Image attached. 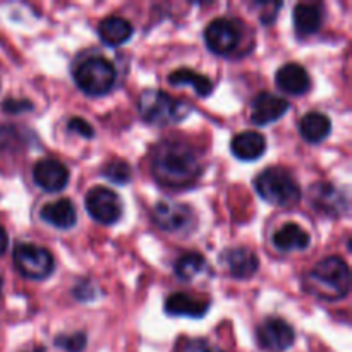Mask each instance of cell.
<instances>
[{
	"mask_svg": "<svg viewBox=\"0 0 352 352\" xmlns=\"http://www.w3.org/2000/svg\"><path fill=\"white\" fill-rule=\"evenodd\" d=\"M151 168L160 184L184 188L201 174V162L191 144L181 140H167L155 150Z\"/></svg>",
	"mask_w": 352,
	"mask_h": 352,
	"instance_id": "cell-1",
	"label": "cell"
},
{
	"mask_svg": "<svg viewBox=\"0 0 352 352\" xmlns=\"http://www.w3.org/2000/svg\"><path fill=\"white\" fill-rule=\"evenodd\" d=\"M351 289V272L339 256L323 258L306 277V291L323 301H339Z\"/></svg>",
	"mask_w": 352,
	"mask_h": 352,
	"instance_id": "cell-2",
	"label": "cell"
},
{
	"mask_svg": "<svg viewBox=\"0 0 352 352\" xmlns=\"http://www.w3.org/2000/svg\"><path fill=\"white\" fill-rule=\"evenodd\" d=\"M222 265L234 278H251L260 268V260L248 248H234L222 254Z\"/></svg>",
	"mask_w": 352,
	"mask_h": 352,
	"instance_id": "cell-14",
	"label": "cell"
},
{
	"mask_svg": "<svg viewBox=\"0 0 352 352\" xmlns=\"http://www.w3.org/2000/svg\"><path fill=\"white\" fill-rule=\"evenodd\" d=\"M274 246L280 251H301L309 246V236L298 223H285L274 234Z\"/></svg>",
	"mask_w": 352,
	"mask_h": 352,
	"instance_id": "cell-21",
	"label": "cell"
},
{
	"mask_svg": "<svg viewBox=\"0 0 352 352\" xmlns=\"http://www.w3.org/2000/svg\"><path fill=\"white\" fill-rule=\"evenodd\" d=\"M256 340L261 349L268 352H284L291 349L296 332L285 320L268 318L256 329Z\"/></svg>",
	"mask_w": 352,
	"mask_h": 352,
	"instance_id": "cell-9",
	"label": "cell"
},
{
	"mask_svg": "<svg viewBox=\"0 0 352 352\" xmlns=\"http://www.w3.org/2000/svg\"><path fill=\"white\" fill-rule=\"evenodd\" d=\"M332 131V122L322 112H309L299 122V133L308 143H322Z\"/></svg>",
	"mask_w": 352,
	"mask_h": 352,
	"instance_id": "cell-22",
	"label": "cell"
},
{
	"mask_svg": "<svg viewBox=\"0 0 352 352\" xmlns=\"http://www.w3.org/2000/svg\"><path fill=\"white\" fill-rule=\"evenodd\" d=\"M182 352H223L219 346L206 339H189L182 347Z\"/></svg>",
	"mask_w": 352,
	"mask_h": 352,
	"instance_id": "cell-27",
	"label": "cell"
},
{
	"mask_svg": "<svg viewBox=\"0 0 352 352\" xmlns=\"http://www.w3.org/2000/svg\"><path fill=\"white\" fill-rule=\"evenodd\" d=\"M14 265L23 277L33 280H43L50 277L55 268L50 251L34 244H17L14 250Z\"/></svg>",
	"mask_w": 352,
	"mask_h": 352,
	"instance_id": "cell-6",
	"label": "cell"
},
{
	"mask_svg": "<svg viewBox=\"0 0 352 352\" xmlns=\"http://www.w3.org/2000/svg\"><path fill=\"white\" fill-rule=\"evenodd\" d=\"M153 222L165 232H189L196 226V215L184 203L160 201L153 208Z\"/></svg>",
	"mask_w": 352,
	"mask_h": 352,
	"instance_id": "cell-8",
	"label": "cell"
},
{
	"mask_svg": "<svg viewBox=\"0 0 352 352\" xmlns=\"http://www.w3.org/2000/svg\"><path fill=\"white\" fill-rule=\"evenodd\" d=\"M67 127H69V131H74V133L81 134V136H85V138H93V134H95L91 124L86 122L85 119H79V117H74V119L69 120Z\"/></svg>",
	"mask_w": 352,
	"mask_h": 352,
	"instance_id": "cell-28",
	"label": "cell"
},
{
	"mask_svg": "<svg viewBox=\"0 0 352 352\" xmlns=\"http://www.w3.org/2000/svg\"><path fill=\"white\" fill-rule=\"evenodd\" d=\"M230 150H232L234 157L244 162L258 160L265 155L267 150V140L263 134L256 133V131H244V133L236 134L230 143Z\"/></svg>",
	"mask_w": 352,
	"mask_h": 352,
	"instance_id": "cell-16",
	"label": "cell"
},
{
	"mask_svg": "<svg viewBox=\"0 0 352 352\" xmlns=\"http://www.w3.org/2000/svg\"><path fill=\"white\" fill-rule=\"evenodd\" d=\"M168 82L172 86H191L198 96H208L213 91V82L212 79L206 78L205 74L192 71V69H177L172 74H168Z\"/></svg>",
	"mask_w": 352,
	"mask_h": 352,
	"instance_id": "cell-23",
	"label": "cell"
},
{
	"mask_svg": "<svg viewBox=\"0 0 352 352\" xmlns=\"http://www.w3.org/2000/svg\"><path fill=\"white\" fill-rule=\"evenodd\" d=\"M74 81L85 95L105 96L116 86L117 72L112 62L107 58L91 57L76 67Z\"/></svg>",
	"mask_w": 352,
	"mask_h": 352,
	"instance_id": "cell-5",
	"label": "cell"
},
{
	"mask_svg": "<svg viewBox=\"0 0 352 352\" xmlns=\"http://www.w3.org/2000/svg\"><path fill=\"white\" fill-rule=\"evenodd\" d=\"M88 339L85 332H74L69 336H57L55 337V346L65 352H82L85 351Z\"/></svg>",
	"mask_w": 352,
	"mask_h": 352,
	"instance_id": "cell-26",
	"label": "cell"
},
{
	"mask_svg": "<svg viewBox=\"0 0 352 352\" xmlns=\"http://www.w3.org/2000/svg\"><path fill=\"white\" fill-rule=\"evenodd\" d=\"M309 203L313 208L329 217H340L347 213V196L329 182H316L309 188Z\"/></svg>",
	"mask_w": 352,
	"mask_h": 352,
	"instance_id": "cell-11",
	"label": "cell"
},
{
	"mask_svg": "<svg viewBox=\"0 0 352 352\" xmlns=\"http://www.w3.org/2000/svg\"><path fill=\"white\" fill-rule=\"evenodd\" d=\"M241 40V30L234 21L227 17L213 19L205 30V43L213 54L229 55L237 48Z\"/></svg>",
	"mask_w": 352,
	"mask_h": 352,
	"instance_id": "cell-10",
	"label": "cell"
},
{
	"mask_svg": "<svg viewBox=\"0 0 352 352\" xmlns=\"http://www.w3.org/2000/svg\"><path fill=\"white\" fill-rule=\"evenodd\" d=\"M292 17H294L296 33L301 36H309L322 28L323 9L318 3H298Z\"/></svg>",
	"mask_w": 352,
	"mask_h": 352,
	"instance_id": "cell-20",
	"label": "cell"
},
{
	"mask_svg": "<svg viewBox=\"0 0 352 352\" xmlns=\"http://www.w3.org/2000/svg\"><path fill=\"white\" fill-rule=\"evenodd\" d=\"M0 289H2V280H0Z\"/></svg>",
	"mask_w": 352,
	"mask_h": 352,
	"instance_id": "cell-31",
	"label": "cell"
},
{
	"mask_svg": "<svg viewBox=\"0 0 352 352\" xmlns=\"http://www.w3.org/2000/svg\"><path fill=\"white\" fill-rule=\"evenodd\" d=\"M256 192L267 203L280 208L294 206L301 199V189L291 172L282 167H270L254 179Z\"/></svg>",
	"mask_w": 352,
	"mask_h": 352,
	"instance_id": "cell-3",
	"label": "cell"
},
{
	"mask_svg": "<svg viewBox=\"0 0 352 352\" xmlns=\"http://www.w3.org/2000/svg\"><path fill=\"white\" fill-rule=\"evenodd\" d=\"M102 174L105 175L109 181L116 182V184H127L133 177V170H131L129 165L122 160H113L109 162L105 167L102 168Z\"/></svg>",
	"mask_w": 352,
	"mask_h": 352,
	"instance_id": "cell-25",
	"label": "cell"
},
{
	"mask_svg": "<svg viewBox=\"0 0 352 352\" xmlns=\"http://www.w3.org/2000/svg\"><path fill=\"white\" fill-rule=\"evenodd\" d=\"M289 102L274 93L261 91L251 102V122L256 126H268L277 122L287 113Z\"/></svg>",
	"mask_w": 352,
	"mask_h": 352,
	"instance_id": "cell-12",
	"label": "cell"
},
{
	"mask_svg": "<svg viewBox=\"0 0 352 352\" xmlns=\"http://www.w3.org/2000/svg\"><path fill=\"white\" fill-rule=\"evenodd\" d=\"M40 215L47 223L64 230L74 227L76 220H78V213H76L74 205L67 198L57 199V201H52L48 205H45L41 208Z\"/></svg>",
	"mask_w": 352,
	"mask_h": 352,
	"instance_id": "cell-18",
	"label": "cell"
},
{
	"mask_svg": "<svg viewBox=\"0 0 352 352\" xmlns=\"http://www.w3.org/2000/svg\"><path fill=\"white\" fill-rule=\"evenodd\" d=\"M69 168L55 158H43L33 167V181L47 192H58L69 184Z\"/></svg>",
	"mask_w": 352,
	"mask_h": 352,
	"instance_id": "cell-13",
	"label": "cell"
},
{
	"mask_svg": "<svg viewBox=\"0 0 352 352\" xmlns=\"http://www.w3.org/2000/svg\"><path fill=\"white\" fill-rule=\"evenodd\" d=\"M210 305L201 299H195L184 292H175L165 301V313L170 316H188V318H203L208 313Z\"/></svg>",
	"mask_w": 352,
	"mask_h": 352,
	"instance_id": "cell-17",
	"label": "cell"
},
{
	"mask_svg": "<svg viewBox=\"0 0 352 352\" xmlns=\"http://www.w3.org/2000/svg\"><path fill=\"white\" fill-rule=\"evenodd\" d=\"M33 109L30 102L26 100H9V102L3 103V110L10 113H17V112H26V110Z\"/></svg>",
	"mask_w": 352,
	"mask_h": 352,
	"instance_id": "cell-29",
	"label": "cell"
},
{
	"mask_svg": "<svg viewBox=\"0 0 352 352\" xmlns=\"http://www.w3.org/2000/svg\"><path fill=\"white\" fill-rule=\"evenodd\" d=\"M86 212L93 220L103 226H112L122 217V201L119 196L103 186H95L88 191L85 199Z\"/></svg>",
	"mask_w": 352,
	"mask_h": 352,
	"instance_id": "cell-7",
	"label": "cell"
},
{
	"mask_svg": "<svg viewBox=\"0 0 352 352\" xmlns=\"http://www.w3.org/2000/svg\"><path fill=\"white\" fill-rule=\"evenodd\" d=\"M277 86L287 95L301 96L309 91L311 88V79H309L308 71L302 65L291 62V64L282 65L275 76Z\"/></svg>",
	"mask_w": 352,
	"mask_h": 352,
	"instance_id": "cell-15",
	"label": "cell"
},
{
	"mask_svg": "<svg viewBox=\"0 0 352 352\" xmlns=\"http://www.w3.org/2000/svg\"><path fill=\"white\" fill-rule=\"evenodd\" d=\"M138 110L141 119L153 126H170L181 122L189 113V107L186 103L172 98L168 93L160 89H146L141 93Z\"/></svg>",
	"mask_w": 352,
	"mask_h": 352,
	"instance_id": "cell-4",
	"label": "cell"
},
{
	"mask_svg": "<svg viewBox=\"0 0 352 352\" xmlns=\"http://www.w3.org/2000/svg\"><path fill=\"white\" fill-rule=\"evenodd\" d=\"M7 244H9V239H7V234H6V230H3V227L0 226V254L6 253Z\"/></svg>",
	"mask_w": 352,
	"mask_h": 352,
	"instance_id": "cell-30",
	"label": "cell"
},
{
	"mask_svg": "<svg viewBox=\"0 0 352 352\" xmlns=\"http://www.w3.org/2000/svg\"><path fill=\"white\" fill-rule=\"evenodd\" d=\"M205 268V258L199 253H186L175 261L174 272L179 280H192L196 275H199Z\"/></svg>",
	"mask_w": 352,
	"mask_h": 352,
	"instance_id": "cell-24",
	"label": "cell"
},
{
	"mask_svg": "<svg viewBox=\"0 0 352 352\" xmlns=\"http://www.w3.org/2000/svg\"><path fill=\"white\" fill-rule=\"evenodd\" d=\"M134 33L133 24L119 16H110L98 24V34L102 41L109 47L124 45Z\"/></svg>",
	"mask_w": 352,
	"mask_h": 352,
	"instance_id": "cell-19",
	"label": "cell"
}]
</instances>
